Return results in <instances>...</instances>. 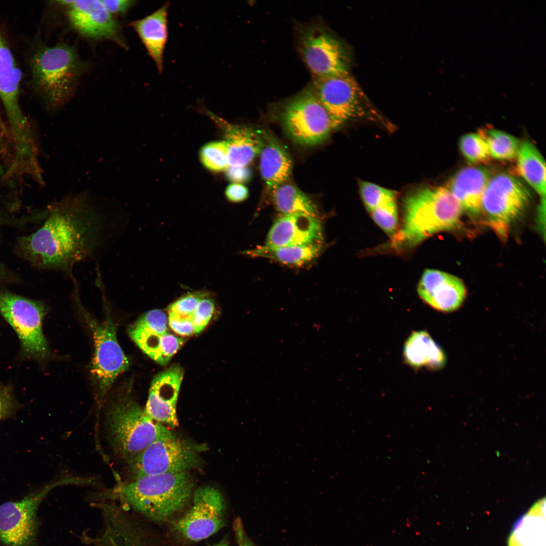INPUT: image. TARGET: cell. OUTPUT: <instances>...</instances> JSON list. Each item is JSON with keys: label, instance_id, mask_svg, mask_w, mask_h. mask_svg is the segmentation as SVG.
<instances>
[{"label": "cell", "instance_id": "44", "mask_svg": "<svg viewBox=\"0 0 546 546\" xmlns=\"http://www.w3.org/2000/svg\"><path fill=\"white\" fill-rule=\"evenodd\" d=\"M6 270L5 267L0 263V283L5 279Z\"/></svg>", "mask_w": 546, "mask_h": 546}, {"label": "cell", "instance_id": "10", "mask_svg": "<svg viewBox=\"0 0 546 546\" xmlns=\"http://www.w3.org/2000/svg\"><path fill=\"white\" fill-rule=\"evenodd\" d=\"M83 315L91 329L95 342V353L91 373L97 385L99 404L117 377L129 367V361L117 340L116 327L110 315L100 323L85 311Z\"/></svg>", "mask_w": 546, "mask_h": 546}, {"label": "cell", "instance_id": "41", "mask_svg": "<svg viewBox=\"0 0 546 546\" xmlns=\"http://www.w3.org/2000/svg\"><path fill=\"white\" fill-rule=\"evenodd\" d=\"M225 194L228 200L232 202H240L246 200L249 195V191L244 185L234 183L228 186Z\"/></svg>", "mask_w": 546, "mask_h": 546}, {"label": "cell", "instance_id": "28", "mask_svg": "<svg viewBox=\"0 0 546 546\" xmlns=\"http://www.w3.org/2000/svg\"><path fill=\"white\" fill-rule=\"evenodd\" d=\"M516 158L519 173L541 198L545 197V163L538 149L525 140L520 143Z\"/></svg>", "mask_w": 546, "mask_h": 546}, {"label": "cell", "instance_id": "11", "mask_svg": "<svg viewBox=\"0 0 546 546\" xmlns=\"http://www.w3.org/2000/svg\"><path fill=\"white\" fill-rule=\"evenodd\" d=\"M312 89L333 129L363 114L359 88L348 73L315 78Z\"/></svg>", "mask_w": 546, "mask_h": 546}, {"label": "cell", "instance_id": "13", "mask_svg": "<svg viewBox=\"0 0 546 546\" xmlns=\"http://www.w3.org/2000/svg\"><path fill=\"white\" fill-rule=\"evenodd\" d=\"M303 60L315 78L348 72V60L344 48L324 28H307L300 39Z\"/></svg>", "mask_w": 546, "mask_h": 546}, {"label": "cell", "instance_id": "2", "mask_svg": "<svg viewBox=\"0 0 546 546\" xmlns=\"http://www.w3.org/2000/svg\"><path fill=\"white\" fill-rule=\"evenodd\" d=\"M193 485L186 471L146 476L99 493L97 500L118 502L157 522L165 521L180 511L191 496Z\"/></svg>", "mask_w": 546, "mask_h": 546}, {"label": "cell", "instance_id": "19", "mask_svg": "<svg viewBox=\"0 0 546 546\" xmlns=\"http://www.w3.org/2000/svg\"><path fill=\"white\" fill-rule=\"evenodd\" d=\"M323 230L320 220L301 213L284 214L272 225L266 245L290 246L321 244Z\"/></svg>", "mask_w": 546, "mask_h": 546}, {"label": "cell", "instance_id": "32", "mask_svg": "<svg viewBox=\"0 0 546 546\" xmlns=\"http://www.w3.org/2000/svg\"><path fill=\"white\" fill-rule=\"evenodd\" d=\"M462 154L470 163H478L490 157L486 142L480 133H469L463 135L459 141Z\"/></svg>", "mask_w": 546, "mask_h": 546}, {"label": "cell", "instance_id": "31", "mask_svg": "<svg viewBox=\"0 0 546 546\" xmlns=\"http://www.w3.org/2000/svg\"><path fill=\"white\" fill-rule=\"evenodd\" d=\"M200 158L204 166L213 171H220L229 167L228 148L225 142L206 144L200 151Z\"/></svg>", "mask_w": 546, "mask_h": 546}, {"label": "cell", "instance_id": "5", "mask_svg": "<svg viewBox=\"0 0 546 546\" xmlns=\"http://www.w3.org/2000/svg\"><path fill=\"white\" fill-rule=\"evenodd\" d=\"M84 64L74 49L65 43L44 47L33 56L32 83L52 108L62 106L71 96Z\"/></svg>", "mask_w": 546, "mask_h": 546}, {"label": "cell", "instance_id": "16", "mask_svg": "<svg viewBox=\"0 0 546 546\" xmlns=\"http://www.w3.org/2000/svg\"><path fill=\"white\" fill-rule=\"evenodd\" d=\"M184 374L175 365L153 379L144 410L154 421L172 428L178 425L176 406Z\"/></svg>", "mask_w": 546, "mask_h": 546}, {"label": "cell", "instance_id": "30", "mask_svg": "<svg viewBox=\"0 0 546 546\" xmlns=\"http://www.w3.org/2000/svg\"><path fill=\"white\" fill-rule=\"evenodd\" d=\"M480 133L486 142L490 157L500 160L516 157L521 143L513 135L496 129Z\"/></svg>", "mask_w": 546, "mask_h": 546}, {"label": "cell", "instance_id": "20", "mask_svg": "<svg viewBox=\"0 0 546 546\" xmlns=\"http://www.w3.org/2000/svg\"><path fill=\"white\" fill-rule=\"evenodd\" d=\"M169 6V2H167L151 14L130 23L155 62L159 74L163 70L164 53L168 37Z\"/></svg>", "mask_w": 546, "mask_h": 546}, {"label": "cell", "instance_id": "35", "mask_svg": "<svg viewBox=\"0 0 546 546\" xmlns=\"http://www.w3.org/2000/svg\"><path fill=\"white\" fill-rule=\"evenodd\" d=\"M207 296L206 292H188L174 301L168 307V311L180 315L191 317L199 302Z\"/></svg>", "mask_w": 546, "mask_h": 546}, {"label": "cell", "instance_id": "22", "mask_svg": "<svg viewBox=\"0 0 546 546\" xmlns=\"http://www.w3.org/2000/svg\"><path fill=\"white\" fill-rule=\"evenodd\" d=\"M223 122L226 125L229 167H247L260 154L264 143L263 134L251 128Z\"/></svg>", "mask_w": 546, "mask_h": 546}, {"label": "cell", "instance_id": "38", "mask_svg": "<svg viewBox=\"0 0 546 546\" xmlns=\"http://www.w3.org/2000/svg\"><path fill=\"white\" fill-rule=\"evenodd\" d=\"M11 384H0V421L13 416L20 408Z\"/></svg>", "mask_w": 546, "mask_h": 546}, {"label": "cell", "instance_id": "7", "mask_svg": "<svg viewBox=\"0 0 546 546\" xmlns=\"http://www.w3.org/2000/svg\"><path fill=\"white\" fill-rule=\"evenodd\" d=\"M83 478L65 477L32 491L19 500L0 505V545L37 546L38 507L54 488L68 484L81 485Z\"/></svg>", "mask_w": 546, "mask_h": 546}, {"label": "cell", "instance_id": "14", "mask_svg": "<svg viewBox=\"0 0 546 546\" xmlns=\"http://www.w3.org/2000/svg\"><path fill=\"white\" fill-rule=\"evenodd\" d=\"M194 461L191 450L173 435L157 439L127 463L134 479L186 471Z\"/></svg>", "mask_w": 546, "mask_h": 546}, {"label": "cell", "instance_id": "4", "mask_svg": "<svg viewBox=\"0 0 546 546\" xmlns=\"http://www.w3.org/2000/svg\"><path fill=\"white\" fill-rule=\"evenodd\" d=\"M107 426L113 450L127 462L157 439L173 436L164 425L150 417L131 398L129 392L112 402Z\"/></svg>", "mask_w": 546, "mask_h": 546}, {"label": "cell", "instance_id": "42", "mask_svg": "<svg viewBox=\"0 0 546 546\" xmlns=\"http://www.w3.org/2000/svg\"><path fill=\"white\" fill-rule=\"evenodd\" d=\"M226 175L230 181L243 183L250 179L251 172L247 167H229L227 168Z\"/></svg>", "mask_w": 546, "mask_h": 546}, {"label": "cell", "instance_id": "6", "mask_svg": "<svg viewBox=\"0 0 546 546\" xmlns=\"http://www.w3.org/2000/svg\"><path fill=\"white\" fill-rule=\"evenodd\" d=\"M47 311V307L41 301L0 291V314L16 333L21 356L29 360L41 361L49 355L42 330Z\"/></svg>", "mask_w": 546, "mask_h": 546}, {"label": "cell", "instance_id": "3", "mask_svg": "<svg viewBox=\"0 0 546 546\" xmlns=\"http://www.w3.org/2000/svg\"><path fill=\"white\" fill-rule=\"evenodd\" d=\"M463 212L448 188L417 190L404 199L402 225L394 236V243L415 247L433 235L458 226Z\"/></svg>", "mask_w": 546, "mask_h": 546}, {"label": "cell", "instance_id": "27", "mask_svg": "<svg viewBox=\"0 0 546 546\" xmlns=\"http://www.w3.org/2000/svg\"><path fill=\"white\" fill-rule=\"evenodd\" d=\"M321 247V244L280 247L265 244L243 253L250 257L271 259L287 265L300 266L317 257Z\"/></svg>", "mask_w": 546, "mask_h": 546}, {"label": "cell", "instance_id": "37", "mask_svg": "<svg viewBox=\"0 0 546 546\" xmlns=\"http://www.w3.org/2000/svg\"><path fill=\"white\" fill-rule=\"evenodd\" d=\"M214 309V301L208 298V295L200 300L191 317L195 334L202 332L208 324L213 316Z\"/></svg>", "mask_w": 546, "mask_h": 546}, {"label": "cell", "instance_id": "26", "mask_svg": "<svg viewBox=\"0 0 546 546\" xmlns=\"http://www.w3.org/2000/svg\"><path fill=\"white\" fill-rule=\"evenodd\" d=\"M508 546H545L544 498L538 501L514 524Z\"/></svg>", "mask_w": 546, "mask_h": 546}, {"label": "cell", "instance_id": "34", "mask_svg": "<svg viewBox=\"0 0 546 546\" xmlns=\"http://www.w3.org/2000/svg\"><path fill=\"white\" fill-rule=\"evenodd\" d=\"M375 222L390 238H394L398 224L396 199L385 203L370 212Z\"/></svg>", "mask_w": 546, "mask_h": 546}, {"label": "cell", "instance_id": "12", "mask_svg": "<svg viewBox=\"0 0 546 546\" xmlns=\"http://www.w3.org/2000/svg\"><path fill=\"white\" fill-rule=\"evenodd\" d=\"M224 515V503L220 492L213 487L203 486L195 491L191 509L173 526L186 538L198 541L222 528Z\"/></svg>", "mask_w": 546, "mask_h": 546}, {"label": "cell", "instance_id": "8", "mask_svg": "<svg viewBox=\"0 0 546 546\" xmlns=\"http://www.w3.org/2000/svg\"><path fill=\"white\" fill-rule=\"evenodd\" d=\"M530 198L529 191L517 178L499 173L490 177L488 181L482 198L481 212L489 226L504 238Z\"/></svg>", "mask_w": 546, "mask_h": 546}, {"label": "cell", "instance_id": "9", "mask_svg": "<svg viewBox=\"0 0 546 546\" xmlns=\"http://www.w3.org/2000/svg\"><path fill=\"white\" fill-rule=\"evenodd\" d=\"M289 136L303 145L323 142L333 129L330 117L312 88L306 89L288 101L280 113Z\"/></svg>", "mask_w": 546, "mask_h": 546}, {"label": "cell", "instance_id": "23", "mask_svg": "<svg viewBox=\"0 0 546 546\" xmlns=\"http://www.w3.org/2000/svg\"><path fill=\"white\" fill-rule=\"evenodd\" d=\"M259 154L260 174L267 191L271 192L289 178L292 171V161L279 142L265 135Z\"/></svg>", "mask_w": 546, "mask_h": 546}, {"label": "cell", "instance_id": "24", "mask_svg": "<svg viewBox=\"0 0 546 546\" xmlns=\"http://www.w3.org/2000/svg\"><path fill=\"white\" fill-rule=\"evenodd\" d=\"M130 337L153 360L164 366L185 342L183 338L170 333L159 334L133 323L128 328Z\"/></svg>", "mask_w": 546, "mask_h": 546}, {"label": "cell", "instance_id": "25", "mask_svg": "<svg viewBox=\"0 0 546 546\" xmlns=\"http://www.w3.org/2000/svg\"><path fill=\"white\" fill-rule=\"evenodd\" d=\"M405 361L413 368L427 367L437 370L445 363V356L440 347L425 331L412 332L404 343Z\"/></svg>", "mask_w": 546, "mask_h": 546}, {"label": "cell", "instance_id": "40", "mask_svg": "<svg viewBox=\"0 0 546 546\" xmlns=\"http://www.w3.org/2000/svg\"><path fill=\"white\" fill-rule=\"evenodd\" d=\"M107 11L113 15L125 14L135 3L132 0H102Z\"/></svg>", "mask_w": 546, "mask_h": 546}, {"label": "cell", "instance_id": "18", "mask_svg": "<svg viewBox=\"0 0 546 546\" xmlns=\"http://www.w3.org/2000/svg\"><path fill=\"white\" fill-rule=\"evenodd\" d=\"M417 292L420 298L432 308L442 312L459 308L464 301L467 291L457 277L441 270L428 269L423 273Z\"/></svg>", "mask_w": 546, "mask_h": 546}, {"label": "cell", "instance_id": "17", "mask_svg": "<svg viewBox=\"0 0 546 546\" xmlns=\"http://www.w3.org/2000/svg\"><path fill=\"white\" fill-rule=\"evenodd\" d=\"M22 74L11 51L0 34V100L17 140L27 138L25 118L20 108L19 97Z\"/></svg>", "mask_w": 546, "mask_h": 546}, {"label": "cell", "instance_id": "43", "mask_svg": "<svg viewBox=\"0 0 546 546\" xmlns=\"http://www.w3.org/2000/svg\"><path fill=\"white\" fill-rule=\"evenodd\" d=\"M235 530L239 543V546H253L245 537L244 533L239 521L235 523Z\"/></svg>", "mask_w": 546, "mask_h": 546}, {"label": "cell", "instance_id": "15", "mask_svg": "<svg viewBox=\"0 0 546 546\" xmlns=\"http://www.w3.org/2000/svg\"><path fill=\"white\" fill-rule=\"evenodd\" d=\"M66 8L70 25L81 36L93 39H109L126 48L117 21L101 1H59Z\"/></svg>", "mask_w": 546, "mask_h": 546}, {"label": "cell", "instance_id": "45", "mask_svg": "<svg viewBox=\"0 0 546 546\" xmlns=\"http://www.w3.org/2000/svg\"><path fill=\"white\" fill-rule=\"evenodd\" d=\"M210 546H229L225 542H219Z\"/></svg>", "mask_w": 546, "mask_h": 546}, {"label": "cell", "instance_id": "36", "mask_svg": "<svg viewBox=\"0 0 546 546\" xmlns=\"http://www.w3.org/2000/svg\"><path fill=\"white\" fill-rule=\"evenodd\" d=\"M134 323L159 334L168 333V315L161 309L145 313Z\"/></svg>", "mask_w": 546, "mask_h": 546}, {"label": "cell", "instance_id": "33", "mask_svg": "<svg viewBox=\"0 0 546 546\" xmlns=\"http://www.w3.org/2000/svg\"><path fill=\"white\" fill-rule=\"evenodd\" d=\"M359 187L362 200L370 212L381 205L396 199L395 191L375 184L360 181Z\"/></svg>", "mask_w": 546, "mask_h": 546}, {"label": "cell", "instance_id": "21", "mask_svg": "<svg viewBox=\"0 0 546 546\" xmlns=\"http://www.w3.org/2000/svg\"><path fill=\"white\" fill-rule=\"evenodd\" d=\"M489 178L484 168L467 167L454 175L448 188L463 211L476 216L481 213L482 198Z\"/></svg>", "mask_w": 546, "mask_h": 546}, {"label": "cell", "instance_id": "29", "mask_svg": "<svg viewBox=\"0 0 546 546\" xmlns=\"http://www.w3.org/2000/svg\"><path fill=\"white\" fill-rule=\"evenodd\" d=\"M276 209L284 214L301 213L317 217V209L312 201L296 186L281 184L271 192Z\"/></svg>", "mask_w": 546, "mask_h": 546}, {"label": "cell", "instance_id": "39", "mask_svg": "<svg viewBox=\"0 0 546 546\" xmlns=\"http://www.w3.org/2000/svg\"><path fill=\"white\" fill-rule=\"evenodd\" d=\"M168 324L177 334L180 336H190L195 334V329L191 317L180 315L168 311Z\"/></svg>", "mask_w": 546, "mask_h": 546}, {"label": "cell", "instance_id": "1", "mask_svg": "<svg viewBox=\"0 0 546 546\" xmlns=\"http://www.w3.org/2000/svg\"><path fill=\"white\" fill-rule=\"evenodd\" d=\"M95 199L65 196L48 212L41 226L18 241L17 250L37 268L64 271L90 257L101 243L104 219Z\"/></svg>", "mask_w": 546, "mask_h": 546}]
</instances>
